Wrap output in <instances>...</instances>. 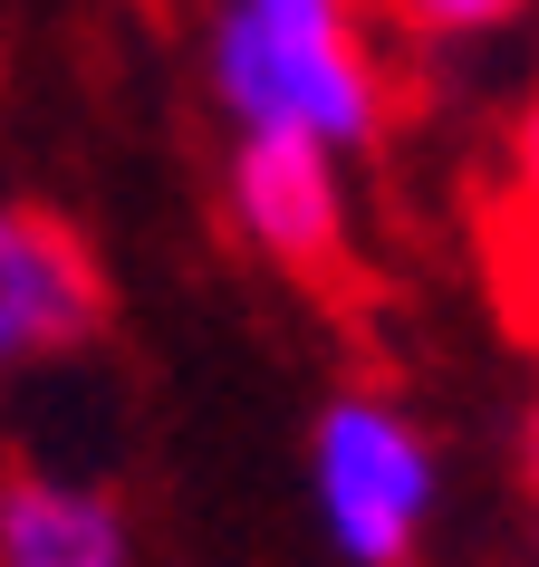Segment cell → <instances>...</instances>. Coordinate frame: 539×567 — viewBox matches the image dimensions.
Segmentation results:
<instances>
[{"mask_svg": "<svg viewBox=\"0 0 539 567\" xmlns=\"http://www.w3.org/2000/svg\"><path fill=\"white\" fill-rule=\"evenodd\" d=\"M212 96L241 135H308L328 154L376 145L386 78L366 59L357 0H222Z\"/></svg>", "mask_w": 539, "mask_h": 567, "instance_id": "6da1fadb", "label": "cell"}, {"mask_svg": "<svg viewBox=\"0 0 539 567\" xmlns=\"http://www.w3.org/2000/svg\"><path fill=\"white\" fill-rule=\"evenodd\" d=\"M308 491L347 567H405L434 519V443L386 394H337L308 433Z\"/></svg>", "mask_w": 539, "mask_h": 567, "instance_id": "7a4b0ae2", "label": "cell"}, {"mask_svg": "<svg viewBox=\"0 0 539 567\" xmlns=\"http://www.w3.org/2000/svg\"><path fill=\"white\" fill-rule=\"evenodd\" d=\"M347 154L308 145V135H241L232 154V221L241 240L279 269H337L347 250Z\"/></svg>", "mask_w": 539, "mask_h": 567, "instance_id": "3957f363", "label": "cell"}, {"mask_svg": "<svg viewBox=\"0 0 539 567\" xmlns=\"http://www.w3.org/2000/svg\"><path fill=\"white\" fill-rule=\"evenodd\" d=\"M88 328H96V269L78 231H59L30 203H0V375L68 357Z\"/></svg>", "mask_w": 539, "mask_h": 567, "instance_id": "277c9868", "label": "cell"}, {"mask_svg": "<svg viewBox=\"0 0 539 567\" xmlns=\"http://www.w3.org/2000/svg\"><path fill=\"white\" fill-rule=\"evenodd\" d=\"M0 567H135V538L96 481L10 472L0 481Z\"/></svg>", "mask_w": 539, "mask_h": 567, "instance_id": "5b68a950", "label": "cell"}, {"mask_svg": "<svg viewBox=\"0 0 539 567\" xmlns=\"http://www.w3.org/2000/svg\"><path fill=\"white\" fill-rule=\"evenodd\" d=\"M386 10L424 39H481V30H501L520 0H386Z\"/></svg>", "mask_w": 539, "mask_h": 567, "instance_id": "8992f818", "label": "cell"}, {"mask_svg": "<svg viewBox=\"0 0 539 567\" xmlns=\"http://www.w3.org/2000/svg\"><path fill=\"white\" fill-rule=\"evenodd\" d=\"M510 183H520V221L539 231V106L520 116V145H510Z\"/></svg>", "mask_w": 539, "mask_h": 567, "instance_id": "52a82bcc", "label": "cell"}, {"mask_svg": "<svg viewBox=\"0 0 539 567\" xmlns=\"http://www.w3.org/2000/svg\"><path fill=\"white\" fill-rule=\"evenodd\" d=\"M530 472H539V414H530Z\"/></svg>", "mask_w": 539, "mask_h": 567, "instance_id": "ba28073f", "label": "cell"}]
</instances>
